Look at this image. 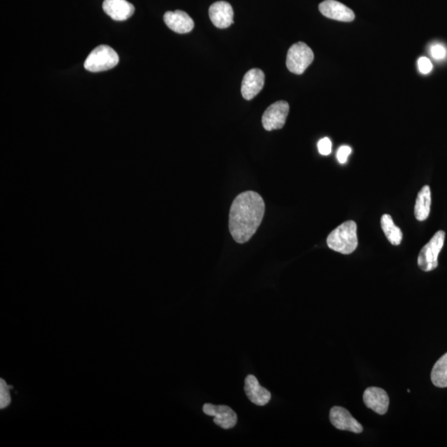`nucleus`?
<instances>
[{"label": "nucleus", "mask_w": 447, "mask_h": 447, "mask_svg": "<svg viewBox=\"0 0 447 447\" xmlns=\"http://www.w3.org/2000/svg\"><path fill=\"white\" fill-rule=\"evenodd\" d=\"M265 204L263 197L253 190L237 195L233 202L229 215V230L233 239L238 244H245L263 221Z\"/></svg>", "instance_id": "obj_1"}, {"label": "nucleus", "mask_w": 447, "mask_h": 447, "mask_svg": "<svg viewBox=\"0 0 447 447\" xmlns=\"http://www.w3.org/2000/svg\"><path fill=\"white\" fill-rule=\"evenodd\" d=\"M329 248L335 252L351 254L357 249V225L355 221H349L342 224L328 237Z\"/></svg>", "instance_id": "obj_2"}, {"label": "nucleus", "mask_w": 447, "mask_h": 447, "mask_svg": "<svg viewBox=\"0 0 447 447\" xmlns=\"http://www.w3.org/2000/svg\"><path fill=\"white\" fill-rule=\"evenodd\" d=\"M119 60V55L113 48L101 45L88 56L84 66L91 72H101L117 66Z\"/></svg>", "instance_id": "obj_3"}, {"label": "nucleus", "mask_w": 447, "mask_h": 447, "mask_svg": "<svg viewBox=\"0 0 447 447\" xmlns=\"http://www.w3.org/2000/svg\"><path fill=\"white\" fill-rule=\"evenodd\" d=\"M445 236L443 231H437L422 249L418 255L417 264L422 271L430 272L439 266V256L444 246Z\"/></svg>", "instance_id": "obj_4"}, {"label": "nucleus", "mask_w": 447, "mask_h": 447, "mask_svg": "<svg viewBox=\"0 0 447 447\" xmlns=\"http://www.w3.org/2000/svg\"><path fill=\"white\" fill-rule=\"evenodd\" d=\"M314 53L309 46L299 41L293 44L287 55V67L292 73L302 74L313 63Z\"/></svg>", "instance_id": "obj_5"}, {"label": "nucleus", "mask_w": 447, "mask_h": 447, "mask_svg": "<svg viewBox=\"0 0 447 447\" xmlns=\"http://www.w3.org/2000/svg\"><path fill=\"white\" fill-rule=\"evenodd\" d=\"M290 105L287 101H280L270 105L262 116V124L265 130L280 129L285 125Z\"/></svg>", "instance_id": "obj_6"}, {"label": "nucleus", "mask_w": 447, "mask_h": 447, "mask_svg": "<svg viewBox=\"0 0 447 447\" xmlns=\"http://www.w3.org/2000/svg\"><path fill=\"white\" fill-rule=\"evenodd\" d=\"M330 421L338 430L348 431L354 433H361L364 428L347 409L335 406L330 411Z\"/></svg>", "instance_id": "obj_7"}, {"label": "nucleus", "mask_w": 447, "mask_h": 447, "mask_svg": "<svg viewBox=\"0 0 447 447\" xmlns=\"http://www.w3.org/2000/svg\"><path fill=\"white\" fill-rule=\"evenodd\" d=\"M203 412L207 415L213 417L214 422L223 429H231L236 425V413L226 405L206 403L203 406Z\"/></svg>", "instance_id": "obj_8"}, {"label": "nucleus", "mask_w": 447, "mask_h": 447, "mask_svg": "<svg viewBox=\"0 0 447 447\" xmlns=\"http://www.w3.org/2000/svg\"><path fill=\"white\" fill-rule=\"evenodd\" d=\"M319 11L325 17L341 22H352L356 18L352 9L335 0H325L319 4Z\"/></svg>", "instance_id": "obj_9"}, {"label": "nucleus", "mask_w": 447, "mask_h": 447, "mask_svg": "<svg viewBox=\"0 0 447 447\" xmlns=\"http://www.w3.org/2000/svg\"><path fill=\"white\" fill-rule=\"evenodd\" d=\"M264 80V73L260 69L250 70L242 81L241 94L245 99L247 101L254 99L263 90Z\"/></svg>", "instance_id": "obj_10"}, {"label": "nucleus", "mask_w": 447, "mask_h": 447, "mask_svg": "<svg viewBox=\"0 0 447 447\" xmlns=\"http://www.w3.org/2000/svg\"><path fill=\"white\" fill-rule=\"evenodd\" d=\"M363 401L365 406L380 415L388 412L389 398L386 391L378 387L368 388L363 395Z\"/></svg>", "instance_id": "obj_11"}, {"label": "nucleus", "mask_w": 447, "mask_h": 447, "mask_svg": "<svg viewBox=\"0 0 447 447\" xmlns=\"http://www.w3.org/2000/svg\"><path fill=\"white\" fill-rule=\"evenodd\" d=\"M209 16L214 25L224 30L234 23V11L229 3L218 1L209 8Z\"/></svg>", "instance_id": "obj_12"}, {"label": "nucleus", "mask_w": 447, "mask_h": 447, "mask_svg": "<svg viewBox=\"0 0 447 447\" xmlns=\"http://www.w3.org/2000/svg\"><path fill=\"white\" fill-rule=\"evenodd\" d=\"M102 7L107 15L119 22L129 20L135 11L133 4L127 0H105Z\"/></svg>", "instance_id": "obj_13"}, {"label": "nucleus", "mask_w": 447, "mask_h": 447, "mask_svg": "<svg viewBox=\"0 0 447 447\" xmlns=\"http://www.w3.org/2000/svg\"><path fill=\"white\" fill-rule=\"evenodd\" d=\"M245 391L250 401L258 406H264L271 399V394L268 389L260 385L258 380L254 375H250L246 377Z\"/></svg>", "instance_id": "obj_14"}, {"label": "nucleus", "mask_w": 447, "mask_h": 447, "mask_svg": "<svg viewBox=\"0 0 447 447\" xmlns=\"http://www.w3.org/2000/svg\"><path fill=\"white\" fill-rule=\"evenodd\" d=\"M166 25L178 34H188L194 29V21L188 13L181 11L167 12L164 16Z\"/></svg>", "instance_id": "obj_15"}, {"label": "nucleus", "mask_w": 447, "mask_h": 447, "mask_svg": "<svg viewBox=\"0 0 447 447\" xmlns=\"http://www.w3.org/2000/svg\"><path fill=\"white\" fill-rule=\"evenodd\" d=\"M431 197L430 186H423L417 195L415 207H414V214H415L417 221H425L429 216L432 203Z\"/></svg>", "instance_id": "obj_16"}, {"label": "nucleus", "mask_w": 447, "mask_h": 447, "mask_svg": "<svg viewBox=\"0 0 447 447\" xmlns=\"http://www.w3.org/2000/svg\"><path fill=\"white\" fill-rule=\"evenodd\" d=\"M381 228L384 235L387 237L390 244L393 245H399L403 240V233L400 228L395 226L391 216L385 214L381 218Z\"/></svg>", "instance_id": "obj_17"}, {"label": "nucleus", "mask_w": 447, "mask_h": 447, "mask_svg": "<svg viewBox=\"0 0 447 447\" xmlns=\"http://www.w3.org/2000/svg\"><path fill=\"white\" fill-rule=\"evenodd\" d=\"M431 380L437 388H447V353L432 368Z\"/></svg>", "instance_id": "obj_18"}, {"label": "nucleus", "mask_w": 447, "mask_h": 447, "mask_svg": "<svg viewBox=\"0 0 447 447\" xmlns=\"http://www.w3.org/2000/svg\"><path fill=\"white\" fill-rule=\"evenodd\" d=\"M11 403V394L6 382L0 380V408H6Z\"/></svg>", "instance_id": "obj_19"}, {"label": "nucleus", "mask_w": 447, "mask_h": 447, "mask_svg": "<svg viewBox=\"0 0 447 447\" xmlns=\"http://www.w3.org/2000/svg\"><path fill=\"white\" fill-rule=\"evenodd\" d=\"M318 151L321 155L328 156L332 153V143L329 138H321L318 144Z\"/></svg>", "instance_id": "obj_20"}, {"label": "nucleus", "mask_w": 447, "mask_h": 447, "mask_svg": "<svg viewBox=\"0 0 447 447\" xmlns=\"http://www.w3.org/2000/svg\"><path fill=\"white\" fill-rule=\"evenodd\" d=\"M417 66L419 71L425 74H429L433 67L430 59L425 57H422L418 59Z\"/></svg>", "instance_id": "obj_21"}, {"label": "nucleus", "mask_w": 447, "mask_h": 447, "mask_svg": "<svg viewBox=\"0 0 447 447\" xmlns=\"http://www.w3.org/2000/svg\"><path fill=\"white\" fill-rule=\"evenodd\" d=\"M352 149L349 146H342L338 149L337 157L341 164H344L347 162L348 157L350 156Z\"/></svg>", "instance_id": "obj_22"}, {"label": "nucleus", "mask_w": 447, "mask_h": 447, "mask_svg": "<svg viewBox=\"0 0 447 447\" xmlns=\"http://www.w3.org/2000/svg\"><path fill=\"white\" fill-rule=\"evenodd\" d=\"M431 55L436 60H442L446 58V50L442 45H433L431 48Z\"/></svg>", "instance_id": "obj_23"}]
</instances>
